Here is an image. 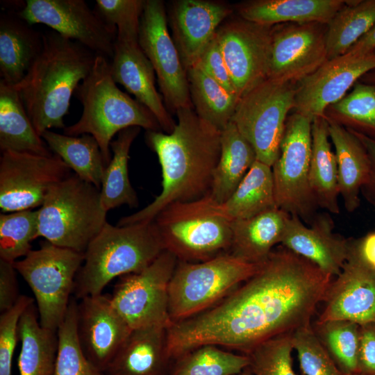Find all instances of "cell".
<instances>
[{"mask_svg":"<svg viewBox=\"0 0 375 375\" xmlns=\"http://www.w3.org/2000/svg\"><path fill=\"white\" fill-rule=\"evenodd\" d=\"M296 83L267 78L240 99L231 122L253 148L256 159L272 167L280 153Z\"/></svg>","mask_w":375,"mask_h":375,"instance_id":"30bf717a","label":"cell"},{"mask_svg":"<svg viewBox=\"0 0 375 375\" xmlns=\"http://www.w3.org/2000/svg\"><path fill=\"white\" fill-rule=\"evenodd\" d=\"M256 160L253 148L231 121L222 131L221 153L214 170L210 196L217 203H224Z\"/></svg>","mask_w":375,"mask_h":375,"instance_id":"4dcf8cb0","label":"cell"},{"mask_svg":"<svg viewBox=\"0 0 375 375\" xmlns=\"http://www.w3.org/2000/svg\"><path fill=\"white\" fill-rule=\"evenodd\" d=\"M167 326L132 329L108 365L106 375H169L174 361L167 347Z\"/></svg>","mask_w":375,"mask_h":375,"instance_id":"cb8c5ba5","label":"cell"},{"mask_svg":"<svg viewBox=\"0 0 375 375\" xmlns=\"http://www.w3.org/2000/svg\"><path fill=\"white\" fill-rule=\"evenodd\" d=\"M375 69V51L362 56L329 59L296 84L294 112L312 121L326 115L327 108L346 95L349 88Z\"/></svg>","mask_w":375,"mask_h":375,"instance_id":"d6986e66","label":"cell"},{"mask_svg":"<svg viewBox=\"0 0 375 375\" xmlns=\"http://www.w3.org/2000/svg\"><path fill=\"white\" fill-rule=\"evenodd\" d=\"M38 238V210L0 215V259L13 263L24 258Z\"/></svg>","mask_w":375,"mask_h":375,"instance_id":"b9f144b4","label":"cell"},{"mask_svg":"<svg viewBox=\"0 0 375 375\" xmlns=\"http://www.w3.org/2000/svg\"><path fill=\"white\" fill-rule=\"evenodd\" d=\"M344 0H254L238 7L241 18L258 24L317 22L327 24Z\"/></svg>","mask_w":375,"mask_h":375,"instance_id":"83f0119b","label":"cell"},{"mask_svg":"<svg viewBox=\"0 0 375 375\" xmlns=\"http://www.w3.org/2000/svg\"><path fill=\"white\" fill-rule=\"evenodd\" d=\"M74 94L83 106V112L77 122L63 129L64 134L93 136L106 166L112 158V138L119 131L132 126L147 131H161L153 113L117 87L112 76L110 62L103 56L97 55L91 72L78 85Z\"/></svg>","mask_w":375,"mask_h":375,"instance_id":"277c9868","label":"cell"},{"mask_svg":"<svg viewBox=\"0 0 375 375\" xmlns=\"http://www.w3.org/2000/svg\"><path fill=\"white\" fill-rule=\"evenodd\" d=\"M16 12L32 26L44 24L97 55L113 56L116 26L83 0H26Z\"/></svg>","mask_w":375,"mask_h":375,"instance_id":"5bb4252c","label":"cell"},{"mask_svg":"<svg viewBox=\"0 0 375 375\" xmlns=\"http://www.w3.org/2000/svg\"><path fill=\"white\" fill-rule=\"evenodd\" d=\"M41 137L51 152L59 156L76 175L101 190L106 166L93 136H70L48 130Z\"/></svg>","mask_w":375,"mask_h":375,"instance_id":"d6a6232c","label":"cell"},{"mask_svg":"<svg viewBox=\"0 0 375 375\" xmlns=\"http://www.w3.org/2000/svg\"><path fill=\"white\" fill-rule=\"evenodd\" d=\"M331 142L335 149L340 197L345 210L360 206L361 189L368 178L369 159L359 139L349 129L326 116Z\"/></svg>","mask_w":375,"mask_h":375,"instance_id":"484cf974","label":"cell"},{"mask_svg":"<svg viewBox=\"0 0 375 375\" xmlns=\"http://www.w3.org/2000/svg\"><path fill=\"white\" fill-rule=\"evenodd\" d=\"M131 331L110 295L87 296L77 305L79 343L87 358L103 372Z\"/></svg>","mask_w":375,"mask_h":375,"instance_id":"ffe728a7","label":"cell"},{"mask_svg":"<svg viewBox=\"0 0 375 375\" xmlns=\"http://www.w3.org/2000/svg\"><path fill=\"white\" fill-rule=\"evenodd\" d=\"M290 216L274 208L247 219L233 220L229 253L249 263H263L281 242Z\"/></svg>","mask_w":375,"mask_h":375,"instance_id":"4316f807","label":"cell"},{"mask_svg":"<svg viewBox=\"0 0 375 375\" xmlns=\"http://www.w3.org/2000/svg\"><path fill=\"white\" fill-rule=\"evenodd\" d=\"M311 134L309 181L313 197L319 208L338 215L340 208L338 166L335 152L331 149L326 115L312 120Z\"/></svg>","mask_w":375,"mask_h":375,"instance_id":"f546056e","label":"cell"},{"mask_svg":"<svg viewBox=\"0 0 375 375\" xmlns=\"http://www.w3.org/2000/svg\"><path fill=\"white\" fill-rule=\"evenodd\" d=\"M351 375H362L360 374H351Z\"/></svg>","mask_w":375,"mask_h":375,"instance_id":"9f6ffc18","label":"cell"},{"mask_svg":"<svg viewBox=\"0 0 375 375\" xmlns=\"http://www.w3.org/2000/svg\"><path fill=\"white\" fill-rule=\"evenodd\" d=\"M312 122L297 112L288 116L279 156L272 167L277 208L307 225L319 208L309 181Z\"/></svg>","mask_w":375,"mask_h":375,"instance_id":"8fae6325","label":"cell"},{"mask_svg":"<svg viewBox=\"0 0 375 375\" xmlns=\"http://www.w3.org/2000/svg\"><path fill=\"white\" fill-rule=\"evenodd\" d=\"M351 131L362 144L369 159V172L367 181L361 189V194L366 201L375 207V140L355 131Z\"/></svg>","mask_w":375,"mask_h":375,"instance_id":"f907efd6","label":"cell"},{"mask_svg":"<svg viewBox=\"0 0 375 375\" xmlns=\"http://www.w3.org/2000/svg\"><path fill=\"white\" fill-rule=\"evenodd\" d=\"M33 303L23 312L18 325L21 351L19 375H53L58 351L57 332L42 327Z\"/></svg>","mask_w":375,"mask_h":375,"instance_id":"1f68e13d","label":"cell"},{"mask_svg":"<svg viewBox=\"0 0 375 375\" xmlns=\"http://www.w3.org/2000/svg\"><path fill=\"white\" fill-rule=\"evenodd\" d=\"M361 251L367 262L375 269V232L361 240Z\"/></svg>","mask_w":375,"mask_h":375,"instance_id":"f5cc1de1","label":"cell"},{"mask_svg":"<svg viewBox=\"0 0 375 375\" xmlns=\"http://www.w3.org/2000/svg\"><path fill=\"white\" fill-rule=\"evenodd\" d=\"M222 208L231 220L247 219L277 208L272 167L256 160Z\"/></svg>","mask_w":375,"mask_h":375,"instance_id":"d590c367","label":"cell"},{"mask_svg":"<svg viewBox=\"0 0 375 375\" xmlns=\"http://www.w3.org/2000/svg\"><path fill=\"white\" fill-rule=\"evenodd\" d=\"M328 117L375 140V86L358 81L351 92L331 105Z\"/></svg>","mask_w":375,"mask_h":375,"instance_id":"60d3db41","label":"cell"},{"mask_svg":"<svg viewBox=\"0 0 375 375\" xmlns=\"http://www.w3.org/2000/svg\"><path fill=\"white\" fill-rule=\"evenodd\" d=\"M77 305L72 298L57 330L58 351L53 375H106L87 358L79 343Z\"/></svg>","mask_w":375,"mask_h":375,"instance_id":"ab89813d","label":"cell"},{"mask_svg":"<svg viewBox=\"0 0 375 375\" xmlns=\"http://www.w3.org/2000/svg\"><path fill=\"white\" fill-rule=\"evenodd\" d=\"M292 340L303 375H344L319 342L311 324L293 331Z\"/></svg>","mask_w":375,"mask_h":375,"instance_id":"ee69618b","label":"cell"},{"mask_svg":"<svg viewBox=\"0 0 375 375\" xmlns=\"http://www.w3.org/2000/svg\"><path fill=\"white\" fill-rule=\"evenodd\" d=\"M375 24V0L346 1L327 24L328 60L345 54Z\"/></svg>","mask_w":375,"mask_h":375,"instance_id":"8d00e7d4","label":"cell"},{"mask_svg":"<svg viewBox=\"0 0 375 375\" xmlns=\"http://www.w3.org/2000/svg\"><path fill=\"white\" fill-rule=\"evenodd\" d=\"M250 364L246 354H236L219 346L205 344L176 359L169 375H236Z\"/></svg>","mask_w":375,"mask_h":375,"instance_id":"f35d334b","label":"cell"},{"mask_svg":"<svg viewBox=\"0 0 375 375\" xmlns=\"http://www.w3.org/2000/svg\"><path fill=\"white\" fill-rule=\"evenodd\" d=\"M140 130L138 126L125 128L110 143L113 154L106 167L101 187V203L106 212L122 205L138 206L137 193L129 180L128 162L131 144Z\"/></svg>","mask_w":375,"mask_h":375,"instance_id":"836d02e7","label":"cell"},{"mask_svg":"<svg viewBox=\"0 0 375 375\" xmlns=\"http://www.w3.org/2000/svg\"><path fill=\"white\" fill-rule=\"evenodd\" d=\"M327 24L285 23L271 28L268 77L296 83L328 60Z\"/></svg>","mask_w":375,"mask_h":375,"instance_id":"ac0fdd59","label":"cell"},{"mask_svg":"<svg viewBox=\"0 0 375 375\" xmlns=\"http://www.w3.org/2000/svg\"><path fill=\"white\" fill-rule=\"evenodd\" d=\"M33 299L21 295L15 304L0 316V375H10L12 360L19 340L18 325L22 315Z\"/></svg>","mask_w":375,"mask_h":375,"instance_id":"bcb514c9","label":"cell"},{"mask_svg":"<svg viewBox=\"0 0 375 375\" xmlns=\"http://www.w3.org/2000/svg\"><path fill=\"white\" fill-rule=\"evenodd\" d=\"M271 28L240 18L228 22L216 32L232 83L240 99L268 77Z\"/></svg>","mask_w":375,"mask_h":375,"instance_id":"e0dca14e","label":"cell"},{"mask_svg":"<svg viewBox=\"0 0 375 375\" xmlns=\"http://www.w3.org/2000/svg\"><path fill=\"white\" fill-rule=\"evenodd\" d=\"M17 270L13 263L0 259V311L11 308L21 296L19 294Z\"/></svg>","mask_w":375,"mask_h":375,"instance_id":"681fc988","label":"cell"},{"mask_svg":"<svg viewBox=\"0 0 375 375\" xmlns=\"http://www.w3.org/2000/svg\"><path fill=\"white\" fill-rule=\"evenodd\" d=\"M164 250L153 221L124 226L106 222L84 252L73 293L79 299L101 294L115 278L142 270Z\"/></svg>","mask_w":375,"mask_h":375,"instance_id":"5b68a950","label":"cell"},{"mask_svg":"<svg viewBox=\"0 0 375 375\" xmlns=\"http://www.w3.org/2000/svg\"><path fill=\"white\" fill-rule=\"evenodd\" d=\"M358 374L375 375V324L360 326Z\"/></svg>","mask_w":375,"mask_h":375,"instance_id":"c3c4849f","label":"cell"},{"mask_svg":"<svg viewBox=\"0 0 375 375\" xmlns=\"http://www.w3.org/2000/svg\"><path fill=\"white\" fill-rule=\"evenodd\" d=\"M322 303L316 320L319 322L375 324V269L363 258L361 240H351L348 258L340 273L331 280Z\"/></svg>","mask_w":375,"mask_h":375,"instance_id":"2e32d148","label":"cell"},{"mask_svg":"<svg viewBox=\"0 0 375 375\" xmlns=\"http://www.w3.org/2000/svg\"><path fill=\"white\" fill-rule=\"evenodd\" d=\"M328 356L344 375L358 374L360 325L344 320L311 323Z\"/></svg>","mask_w":375,"mask_h":375,"instance_id":"74e56055","label":"cell"},{"mask_svg":"<svg viewBox=\"0 0 375 375\" xmlns=\"http://www.w3.org/2000/svg\"><path fill=\"white\" fill-rule=\"evenodd\" d=\"M196 65L221 84L227 91L238 95L232 83L216 35L206 47Z\"/></svg>","mask_w":375,"mask_h":375,"instance_id":"7dc6e473","label":"cell"},{"mask_svg":"<svg viewBox=\"0 0 375 375\" xmlns=\"http://www.w3.org/2000/svg\"><path fill=\"white\" fill-rule=\"evenodd\" d=\"M333 230L334 223L328 212L317 213L309 225L290 215L280 244L335 277L348 258L351 240Z\"/></svg>","mask_w":375,"mask_h":375,"instance_id":"44dd1931","label":"cell"},{"mask_svg":"<svg viewBox=\"0 0 375 375\" xmlns=\"http://www.w3.org/2000/svg\"><path fill=\"white\" fill-rule=\"evenodd\" d=\"M236 375H253V374L247 369H246L245 370H244L241 373L238 374Z\"/></svg>","mask_w":375,"mask_h":375,"instance_id":"11a10c76","label":"cell"},{"mask_svg":"<svg viewBox=\"0 0 375 375\" xmlns=\"http://www.w3.org/2000/svg\"><path fill=\"white\" fill-rule=\"evenodd\" d=\"M333 277L284 248L212 308L167 326L175 360L205 344L247 354L260 343L311 324Z\"/></svg>","mask_w":375,"mask_h":375,"instance_id":"6da1fadb","label":"cell"},{"mask_svg":"<svg viewBox=\"0 0 375 375\" xmlns=\"http://www.w3.org/2000/svg\"><path fill=\"white\" fill-rule=\"evenodd\" d=\"M138 42L153 67L167 108L176 112L182 108L193 107L186 69L169 35L162 1H145Z\"/></svg>","mask_w":375,"mask_h":375,"instance_id":"9a60e30c","label":"cell"},{"mask_svg":"<svg viewBox=\"0 0 375 375\" xmlns=\"http://www.w3.org/2000/svg\"><path fill=\"white\" fill-rule=\"evenodd\" d=\"M373 51H375V49ZM360 81L362 83L375 86V69H373L365 74Z\"/></svg>","mask_w":375,"mask_h":375,"instance_id":"db71d44e","label":"cell"},{"mask_svg":"<svg viewBox=\"0 0 375 375\" xmlns=\"http://www.w3.org/2000/svg\"><path fill=\"white\" fill-rule=\"evenodd\" d=\"M144 0H97L95 9L117 28V37L138 39Z\"/></svg>","mask_w":375,"mask_h":375,"instance_id":"f6af8a7d","label":"cell"},{"mask_svg":"<svg viewBox=\"0 0 375 375\" xmlns=\"http://www.w3.org/2000/svg\"><path fill=\"white\" fill-rule=\"evenodd\" d=\"M97 54L81 44L49 30L43 48L24 79L15 85L38 133L66 126L64 117L78 85L91 72Z\"/></svg>","mask_w":375,"mask_h":375,"instance_id":"3957f363","label":"cell"},{"mask_svg":"<svg viewBox=\"0 0 375 375\" xmlns=\"http://www.w3.org/2000/svg\"><path fill=\"white\" fill-rule=\"evenodd\" d=\"M186 72L196 113L222 131L231 122L240 98L227 91L197 65L187 68Z\"/></svg>","mask_w":375,"mask_h":375,"instance_id":"e575fe53","label":"cell"},{"mask_svg":"<svg viewBox=\"0 0 375 375\" xmlns=\"http://www.w3.org/2000/svg\"><path fill=\"white\" fill-rule=\"evenodd\" d=\"M292 333L278 335L254 347L246 354L250 359L247 369L253 375H297L292 366Z\"/></svg>","mask_w":375,"mask_h":375,"instance_id":"7bdbcfd3","label":"cell"},{"mask_svg":"<svg viewBox=\"0 0 375 375\" xmlns=\"http://www.w3.org/2000/svg\"><path fill=\"white\" fill-rule=\"evenodd\" d=\"M231 12V8L213 1L179 0L174 3V40L185 69L197 64L220 24Z\"/></svg>","mask_w":375,"mask_h":375,"instance_id":"603a6c76","label":"cell"},{"mask_svg":"<svg viewBox=\"0 0 375 375\" xmlns=\"http://www.w3.org/2000/svg\"><path fill=\"white\" fill-rule=\"evenodd\" d=\"M110 68L115 82L124 86L153 113L162 131L170 133L176 123L156 89L153 67L138 39L116 38Z\"/></svg>","mask_w":375,"mask_h":375,"instance_id":"7402d4cb","label":"cell"},{"mask_svg":"<svg viewBox=\"0 0 375 375\" xmlns=\"http://www.w3.org/2000/svg\"><path fill=\"white\" fill-rule=\"evenodd\" d=\"M101 190L71 174L54 185L38 210V238L84 253L106 221Z\"/></svg>","mask_w":375,"mask_h":375,"instance_id":"52a82bcc","label":"cell"},{"mask_svg":"<svg viewBox=\"0 0 375 375\" xmlns=\"http://www.w3.org/2000/svg\"><path fill=\"white\" fill-rule=\"evenodd\" d=\"M71 175L57 155L13 151L0 157V208L3 213L40 207L51 189Z\"/></svg>","mask_w":375,"mask_h":375,"instance_id":"4fadbf2b","label":"cell"},{"mask_svg":"<svg viewBox=\"0 0 375 375\" xmlns=\"http://www.w3.org/2000/svg\"><path fill=\"white\" fill-rule=\"evenodd\" d=\"M178 259L164 250L142 270L119 277L111 301L131 329L171 324L169 286Z\"/></svg>","mask_w":375,"mask_h":375,"instance_id":"7c38bea8","label":"cell"},{"mask_svg":"<svg viewBox=\"0 0 375 375\" xmlns=\"http://www.w3.org/2000/svg\"><path fill=\"white\" fill-rule=\"evenodd\" d=\"M153 222L164 249L178 261L200 262L230 251L233 220L210 194L173 203Z\"/></svg>","mask_w":375,"mask_h":375,"instance_id":"8992f818","label":"cell"},{"mask_svg":"<svg viewBox=\"0 0 375 375\" xmlns=\"http://www.w3.org/2000/svg\"><path fill=\"white\" fill-rule=\"evenodd\" d=\"M43 48V33L15 10L0 15V76L11 85L19 83Z\"/></svg>","mask_w":375,"mask_h":375,"instance_id":"d4e9b609","label":"cell"},{"mask_svg":"<svg viewBox=\"0 0 375 375\" xmlns=\"http://www.w3.org/2000/svg\"><path fill=\"white\" fill-rule=\"evenodd\" d=\"M0 149L41 156L53 155L38 135L15 85L0 80Z\"/></svg>","mask_w":375,"mask_h":375,"instance_id":"f1b7e54d","label":"cell"},{"mask_svg":"<svg viewBox=\"0 0 375 375\" xmlns=\"http://www.w3.org/2000/svg\"><path fill=\"white\" fill-rule=\"evenodd\" d=\"M170 133L147 131L148 145L156 153L162 171V190L154 200L117 225L152 222L166 206L201 199L210 194L221 153L222 131L202 119L193 107L176 111Z\"/></svg>","mask_w":375,"mask_h":375,"instance_id":"7a4b0ae2","label":"cell"},{"mask_svg":"<svg viewBox=\"0 0 375 375\" xmlns=\"http://www.w3.org/2000/svg\"><path fill=\"white\" fill-rule=\"evenodd\" d=\"M375 49V24L346 53L351 56L367 54Z\"/></svg>","mask_w":375,"mask_h":375,"instance_id":"816d5d0a","label":"cell"},{"mask_svg":"<svg viewBox=\"0 0 375 375\" xmlns=\"http://www.w3.org/2000/svg\"><path fill=\"white\" fill-rule=\"evenodd\" d=\"M260 265L229 253L200 262L178 260L169 286L171 324L212 308L252 276Z\"/></svg>","mask_w":375,"mask_h":375,"instance_id":"ba28073f","label":"cell"},{"mask_svg":"<svg viewBox=\"0 0 375 375\" xmlns=\"http://www.w3.org/2000/svg\"><path fill=\"white\" fill-rule=\"evenodd\" d=\"M84 253L43 242L22 259L13 262L17 272L31 289L40 325L57 332L74 292Z\"/></svg>","mask_w":375,"mask_h":375,"instance_id":"9c48e42d","label":"cell"}]
</instances>
